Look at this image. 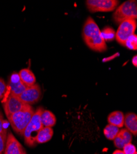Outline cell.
Returning a JSON list of instances; mask_svg holds the SVG:
<instances>
[{"instance_id": "cell-1", "label": "cell", "mask_w": 137, "mask_h": 154, "mask_svg": "<svg viewBox=\"0 0 137 154\" xmlns=\"http://www.w3.org/2000/svg\"><path fill=\"white\" fill-rule=\"evenodd\" d=\"M82 36L87 46L92 50L100 53L107 50V46L102 37L101 30L91 17H89L85 22Z\"/></svg>"}, {"instance_id": "cell-2", "label": "cell", "mask_w": 137, "mask_h": 154, "mask_svg": "<svg viewBox=\"0 0 137 154\" xmlns=\"http://www.w3.org/2000/svg\"><path fill=\"white\" fill-rule=\"evenodd\" d=\"M34 110L30 105L27 104L20 110L7 117L12 128L19 134L23 136L26 127L34 114Z\"/></svg>"}, {"instance_id": "cell-3", "label": "cell", "mask_w": 137, "mask_h": 154, "mask_svg": "<svg viewBox=\"0 0 137 154\" xmlns=\"http://www.w3.org/2000/svg\"><path fill=\"white\" fill-rule=\"evenodd\" d=\"M43 110L42 107H39L36 110L30 122L23 132V136L24 137L25 143L28 146H34L36 144V139L37 135L43 127L40 119Z\"/></svg>"}, {"instance_id": "cell-4", "label": "cell", "mask_w": 137, "mask_h": 154, "mask_svg": "<svg viewBox=\"0 0 137 154\" xmlns=\"http://www.w3.org/2000/svg\"><path fill=\"white\" fill-rule=\"evenodd\" d=\"M137 17V3L136 0H129L119 6L113 14V19L117 23Z\"/></svg>"}, {"instance_id": "cell-5", "label": "cell", "mask_w": 137, "mask_h": 154, "mask_svg": "<svg viewBox=\"0 0 137 154\" xmlns=\"http://www.w3.org/2000/svg\"><path fill=\"white\" fill-rule=\"evenodd\" d=\"M136 21L135 19L127 20L121 22L116 33L115 38L121 45H125L129 38L135 34L136 29Z\"/></svg>"}, {"instance_id": "cell-6", "label": "cell", "mask_w": 137, "mask_h": 154, "mask_svg": "<svg viewBox=\"0 0 137 154\" xmlns=\"http://www.w3.org/2000/svg\"><path fill=\"white\" fill-rule=\"evenodd\" d=\"M119 3L118 0H87L85 2L87 8L91 12L113 11Z\"/></svg>"}, {"instance_id": "cell-7", "label": "cell", "mask_w": 137, "mask_h": 154, "mask_svg": "<svg viewBox=\"0 0 137 154\" xmlns=\"http://www.w3.org/2000/svg\"><path fill=\"white\" fill-rule=\"evenodd\" d=\"M26 105L19 96L9 93L6 100L3 103V109L7 117L10 115L20 110Z\"/></svg>"}, {"instance_id": "cell-8", "label": "cell", "mask_w": 137, "mask_h": 154, "mask_svg": "<svg viewBox=\"0 0 137 154\" xmlns=\"http://www.w3.org/2000/svg\"><path fill=\"white\" fill-rule=\"evenodd\" d=\"M20 99L25 104L28 105L33 104L38 102L41 97V88L38 84H34L26 88L20 96Z\"/></svg>"}, {"instance_id": "cell-9", "label": "cell", "mask_w": 137, "mask_h": 154, "mask_svg": "<svg viewBox=\"0 0 137 154\" xmlns=\"http://www.w3.org/2000/svg\"><path fill=\"white\" fill-rule=\"evenodd\" d=\"M4 154H27L21 144L11 133L7 136Z\"/></svg>"}, {"instance_id": "cell-10", "label": "cell", "mask_w": 137, "mask_h": 154, "mask_svg": "<svg viewBox=\"0 0 137 154\" xmlns=\"http://www.w3.org/2000/svg\"><path fill=\"white\" fill-rule=\"evenodd\" d=\"M27 88V86L20 80L19 74L14 73L10 76L8 86H7V91H9V93L20 96Z\"/></svg>"}, {"instance_id": "cell-11", "label": "cell", "mask_w": 137, "mask_h": 154, "mask_svg": "<svg viewBox=\"0 0 137 154\" xmlns=\"http://www.w3.org/2000/svg\"><path fill=\"white\" fill-rule=\"evenodd\" d=\"M132 135L127 129L120 130L119 133L114 139L115 146L119 149H122L126 144L131 143Z\"/></svg>"}, {"instance_id": "cell-12", "label": "cell", "mask_w": 137, "mask_h": 154, "mask_svg": "<svg viewBox=\"0 0 137 154\" xmlns=\"http://www.w3.org/2000/svg\"><path fill=\"white\" fill-rule=\"evenodd\" d=\"M127 130L134 136L137 134V116L135 113H128L124 116V123Z\"/></svg>"}, {"instance_id": "cell-13", "label": "cell", "mask_w": 137, "mask_h": 154, "mask_svg": "<svg viewBox=\"0 0 137 154\" xmlns=\"http://www.w3.org/2000/svg\"><path fill=\"white\" fill-rule=\"evenodd\" d=\"M18 74L22 82L27 87L36 83V76L29 69H23Z\"/></svg>"}, {"instance_id": "cell-14", "label": "cell", "mask_w": 137, "mask_h": 154, "mask_svg": "<svg viewBox=\"0 0 137 154\" xmlns=\"http://www.w3.org/2000/svg\"><path fill=\"white\" fill-rule=\"evenodd\" d=\"M54 131L51 127H43L37 135L36 142V143L43 144L48 142L53 136Z\"/></svg>"}, {"instance_id": "cell-15", "label": "cell", "mask_w": 137, "mask_h": 154, "mask_svg": "<svg viewBox=\"0 0 137 154\" xmlns=\"http://www.w3.org/2000/svg\"><path fill=\"white\" fill-rule=\"evenodd\" d=\"M108 122L110 125L122 128L124 123V115L121 111H115L108 115Z\"/></svg>"}, {"instance_id": "cell-16", "label": "cell", "mask_w": 137, "mask_h": 154, "mask_svg": "<svg viewBox=\"0 0 137 154\" xmlns=\"http://www.w3.org/2000/svg\"><path fill=\"white\" fill-rule=\"evenodd\" d=\"M41 121L44 127H52L56 123V117L51 111L43 110L41 114Z\"/></svg>"}, {"instance_id": "cell-17", "label": "cell", "mask_w": 137, "mask_h": 154, "mask_svg": "<svg viewBox=\"0 0 137 154\" xmlns=\"http://www.w3.org/2000/svg\"><path fill=\"white\" fill-rule=\"evenodd\" d=\"M119 128L114 125L108 124L104 128L103 133L104 135L108 139L114 140L115 138L118 135V134L119 133Z\"/></svg>"}, {"instance_id": "cell-18", "label": "cell", "mask_w": 137, "mask_h": 154, "mask_svg": "<svg viewBox=\"0 0 137 154\" xmlns=\"http://www.w3.org/2000/svg\"><path fill=\"white\" fill-rule=\"evenodd\" d=\"M102 37L104 40L106 42H112L113 41L115 38L116 33L114 29L111 27H106L105 28L102 32H101Z\"/></svg>"}, {"instance_id": "cell-19", "label": "cell", "mask_w": 137, "mask_h": 154, "mask_svg": "<svg viewBox=\"0 0 137 154\" xmlns=\"http://www.w3.org/2000/svg\"><path fill=\"white\" fill-rule=\"evenodd\" d=\"M137 37L136 35H133L131 36L129 39L127 40V42L125 43L124 46H126L128 48L132 49V50H136L137 48Z\"/></svg>"}, {"instance_id": "cell-20", "label": "cell", "mask_w": 137, "mask_h": 154, "mask_svg": "<svg viewBox=\"0 0 137 154\" xmlns=\"http://www.w3.org/2000/svg\"><path fill=\"white\" fill-rule=\"evenodd\" d=\"M7 136V130L0 133V154H3L4 152Z\"/></svg>"}, {"instance_id": "cell-21", "label": "cell", "mask_w": 137, "mask_h": 154, "mask_svg": "<svg viewBox=\"0 0 137 154\" xmlns=\"http://www.w3.org/2000/svg\"><path fill=\"white\" fill-rule=\"evenodd\" d=\"M123 152L124 154H134L136 152V149L135 146L132 143L126 144L123 148Z\"/></svg>"}, {"instance_id": "cell-22", "label": "cell", "mask_w": 137, "mask_h": 154, "mask_svg": "<svg viewBox=\"0 0 137 154\" xmlns=\"http://www.w3.org/2000/svg\"><path fill=\"white\" fill-rule=\"evenodd\" d=\"M7 92V86L6 85L4 80L0 78V100H2Z\"/></svg>"}, {"instance_id": "cell-23", "label": "cell", "mask_w": 137, "mask_h": 154, "mask_svg": "<svg viewBox=\"0 0 137 154\" xmlns=\"http://www.w3.org/2000/svg\"><path fill=\"white\" fill-rule=\"evenodd\" d=\"M4 123H5V121L4 120L3 114L1 112H0V133H1L5 130H7L6 128L4 126Z\"/></svg>"}, {"instance_id": "cell-24", "label": "cell", "mask_w": 137, "mask_h": 154, "mask_svg": "<svg viewBox=\"0 0 137 154\" xmlns=\"http://www.w3.org/2000/svg\"><path fill=\"white\" fill-rule=\"evenodd\" d=\"M136 60H137V57L136 56H135L133 59H132V63L134 65V66L136 67L137 66V62H136Z\"/></svg>"}, {"instance_id": "cell-25", "label": "cell", "mask_w": 137, "mask_h": 154, "mask_svg": "<svg viewBox=\"0 0 137 154\" xmlns=\"http://www.w3.org/2000/svg\"><path fill=\"white\" fill-rule=\"evenodd\" d=\"M113 154H124V153L121 150H116L113 153Z\"/></svg>"}, {"instance_id": "cell-26", "label": "cell", "mask_w": 137, "mask_h": 154, "mask_svg": "<svg viewBox=\"0 0 137 154\" xmlns=\"http://www.w3.org/2000/svg\"><path fill=\"white\" fill-rule=\"evenodd\" d=\"M134 154H137V152H136V153H135Z\"/></svg>"}]
</instances>
